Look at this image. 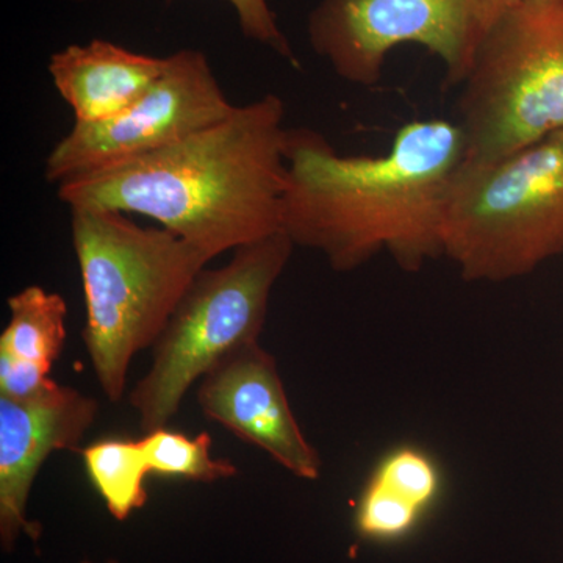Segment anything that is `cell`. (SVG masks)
Instances as JSON below:
<instances>
[{"mask_svg": "<svg viewBox=\"0 0 563 563\" xmlns=\"http://www.w3.org/2000/svg\"><path fill=\"white\" fill-rule=\"evenodd\" d=\"M282 231L339 273L388 254L406 273L443 257L444 222L466 163L457 121H409L383 155H340L313 129H288Z\"/></svg>", "mask_w": 563, "mask_h": 563, "instance_id": "1", "label": "cell"}, {"mask_svg": "<svg viewBox=\"0 0 563 563\" xmlns=\"http://www.w3.org/2000/svg\"><path fill=\"white\" fill-rule=\"evenodd\" d=\"M285 117L269 92L172 146L62 181L58 199L69 210L141 214L217 258L282 232Z\"/></svg>", "mask_w": 563, "mask_h": 563, "instance_id": "2", "label": "cell"}, {"mask_svg": "<svg viewBox=\"0 0 563 563\" xmlns=\"http://www.w3.org/2000/svg\"><path fill=\"white\" fill-rule=\"evenodd\" d=\"M69 211L87 309L85 347L103 395L120 402L133 358L154 346L192 279L213 258L121 211Z\"/></svg>", "mask_w": 563, "mask_h": 563, "instance_id": "3", "label": "cell"}, {"mask_svg": "<svg viewBox=\"0 0 563 563\" xmlns=\"http://www.w3.org/2000/svg\"><path fill=\"white\" fill-rule=\"evenodd\" d=\"M563 254V131L485 165L455 184L443 257L468 282L528 276Z\"/></svg>", "mask_w": 563, "mask_h": 563, "instance_id": "4", "label": "cell"}, {"mask_svg": "<svg viewBox=\"0 0 563 563\" xmlns=\"http://www.w3.org/2000/svg\"><path fill=\"white\" fill-rule=\"evenodd\" d=\"M295 243L284 231L244 244L220 268H203L154 343L150 369L129 395L143 432L168 428L195 383L244 344L258 342L276 282Z\"/></svg>", "mask_w": 563, "mask_h": 563, "instance_id": "5", "label": "cell"}, {"mask_svg": "<svg viewBox=\"0 0 563 563\" xmlns=\"http://www.w3.org/2000/svg\"><path fill=\"white\" fill-rule=\"evenodd\" d=\"M466 166L563 131V0H515L461 85Z\"/></svg>", "mask_w": 563, "mask_h": 563, "instance_id": "6", "label": "cell"}, {"mask_svg": "<svg viewBox=\"0 0 563 563\" xmlns=\"http://www.w3.org/2000/svg\"><path fill=\"white\" fill-rule=\"evenodd\" d=\"M515 0H321L309 18L313 51L340 79L373 88L388 54L418 44L442 60L443 87H459Z\"/></svg>", "mask_w": 563, "mask_h": 563, "instance_id": "7", "label": "cell"}, {"mask_svg": "<svg viewBox=\"0 0 563 563\" xmlns=\"http://www.w3.org/2000/svg\"><path fill=\"white\" fill-rule=\"evenodd\" d=\"M233 106L201 51L168 55L157 81L118 117L76 122L47 155L44 177L62 184L143 157L231 117Z\"/></svg>", "mask_w": 563, "mask_h": 563, "instance_id": "8", "label": "cell"}, {"mask_svg": "<svg viewBox=\"0 0 563 563\" xmlns=\"http://www.w3.org/2000/svg\"><path fill=\"white\" fill-rule=\"evenodd\" d=\"M196 398L207 418L261 448L296 477L321 476V455L299 428L276 358L261 343L225 355L199 380Z\"/></svg>", "mask_w": 563, "mask_h": 563, "instance_id": "9", "label": "cell"}, {"mask_svg": "<svg viewBox=\"0 0 563 563\" xmlns=\"http://www.w3.org/2000/svg\"><path fill=\"white\" fill-rule=\"evenodd\" d=\"M99 417V402L55 383L25 399L0 396V542L10 553L21 536L38 540L27 504L44 462L57 451H77Z\"/></svg>", "mask_w": 563, "mask_h": 563, "instance_id": "10", "label": "cell"}, {"mask_svg": "<svg viewBox=\"0 0 563 563\" xmlns=\"http://www.w3.org/2000/svg\"><path fill=\"white\" fill-rule=\"evenodd\" d=\"M168 57L136 54L106 40L55 52L49 74L76 122H101L133 106L162 76Z\"/></svg>", "mask_w": 563, "mask_h": 563, "instance_id": "11", "label": "cell"}, {"mask_svg": "<svg viewBox=\"0 0 563 563\" xmlns=\"http://www.w3.org/2000/svg\"><path fill=\"white\" fill-rule=\"evenodd\" d=\"M442 493V472L431 454L412 444L388 451L374 466L355 504L362 539L390 543L406 539Z\"/></svg>", "mask_w": 563, "mask_h": 563, "instance_id": "12", "label": "cell"}, {"mask_svg": "<svg viewBox=\"0 0 563 563\" xmlns=\"http://www.w3.org/2000/svg\"><path fill=\"white\" fill-rule=\"evenodd\" d=\"M10 321L0 335V396L25 399L54 384L52 365L66 342L65 299L31 285L7 301Z\"/></svg>", "mask_w": 563, "mask_h": 563, "instance_id": "13", "label": "cell"}, {"mask_svg": "<svg viewBox=\"0 0 563 563\" xmlns=\"http://www.w3.org/2000/svg\"><path fill=\"white\" fill-rule=\"evenodd\" d=\"M85 470L111 517L128 520L146 506L150 463L141 440L103 439L81 448Z\"/></svg>", "mask_w": 563, "mask_h": 563, "instance_id": "14", "label": "cell"}, {"mask_svg": "<svg viewBox=\"0 0 563 563\" xmlns=\"http://www.w3.org/2000/svg\"><path fill=\"white\" fill-rule=\"evenodd\" d=\"M151 474L163 477H184L196 483H217L231 479L239 470L228 459L211 457V435L201 432L195 437L155 429L141 437Z\"/></svg>", "mask_w": 563, "mask_h": 563, "instance_id": "15", "label": "cell"}, {"mask_svg": "<svg viewBox=\"0 0 563 563\" xmlns=\"http://www.w3.org/2000/svg\"><path fill=\"white\" fill-rule=\"evenodd\" d=\"M228 2L235 10L240 29L246 38L257 41L263 46L277 52L280 57L296 63L290 43L277 25L276 14L269 9L268 0H228Z\"/></svg>", "mask_w": 563, "mask_h": 563, "instance_id": "16", "label": "cell"}, {"mask_svg": "<svg viewBox=\"0 0 563 563\" xmlns=\"http://www.w3.org/2000/svg\"><path fill=\"white\" fill-rule=\"evenodd\" d=\"M80 563H121V562L117 561V559H107V561H103V562L81 561Z\"/></svg>", "mask_w": 563, "mask_h": 563, "instance_id": "17", "label": "cell"}]
</instances>
